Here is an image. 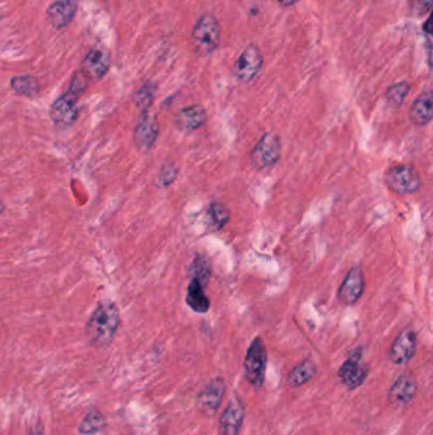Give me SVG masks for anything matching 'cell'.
I'll return each instance as SVG.
<instances>
[{
	"instance_id": "2e32d148",
	"label": "cell",
	"mask_w": 433,
	"mask_h": 435,
	"mask_svg": "<svg viewBox=\"0 0 433 435\" xmlns=\"http://www.w3.org/2000/svg\"><path fill=\"white\" fill-rule=\"evenodd\" d=\"M207 120V113L203 106L193 105L182 108L175 116V124L183 133H192L203 127Z\"/></svg>"
},
{
	"instance_id": "484cf974",
	"label": "cell",
	"mask_w": 433,
	"mask_h": 435,
	"mask_svg": "<svg viewBox=\"0 0 433 435\" xmlns=\"http://www.w3.org/2000/svg\"><path fill=\"white\" fill-rule=\"evenodd\" d=\"M409 92H411V85L408 82H399L397 85H391L388 90L386 99L391 105L399 107L404 102Z\"/></svg>"
},
{
	"instance_id": "277c9868",
	"label": "cell",
	"mask_w": 433,
	"mask_h": 435,
	"mask_svg": "<svg viewBox=\"0 0 433 435\" xmlns=\"http://www.w3.org/2000/svg\"><path fill=\"white\" fill-rule=\"evenodd\" d=\"M267 350L260 337H256L248 348L244 360L245 377L251 386L260 387L265 382Z\"/></svg>"
},
{
	"instance_id": "9c48e42d",
	"label": "cell",
	"mask_w": 433,
	"mask_h": 435,
	"mask_svg": "<svg viewBox=\"0 0 433 435\" xmlns=\"http://www.w3.org/2000/svg\"><path fill=\"white\" fill-rule=\"evenodd\" d=\"M158 135H159V122L156 120V116L152 115L149 111H142L133 133L135 145L141 152H147L154 147L155 141L158 139Z\"/></svg>"
},
{
	"instance_id": "5b68a950",
	"label": "cell",
	"mask_w": 433,
	"mask_h": 435,
	"mask_svg": "<svg viewBox=\"0 0 433 435\" xmlns=\"http://www.w3.org/2000/svg\"><path fill=\"white\" fill-rule=\"evenodd\" d=\"M281 152L282 148L279 136L273 133L265 134L251 150V164L256 169H268L279 161Z\"/></svg>"
},
{
	"instance_id": "603a6c76",
	"label": "cell",
	"mask_w": 433,
	"mask_h": 435,
	"mask_svg": "<svg viewBox=\"0 0 433 435\" xmlns=\"http://www.w3.org/2000/svg\"><path fill=\"white\" fill-rule=\"evenodd\" d=\"M191 274H192V279L200 281L203 287H206L211 276V264H210L209 259L203 255L197 256L191 266Z\"/></svg>"
},
{
	"instance_id": "52a82bcc",
	"label": "cell",
	"mask_w": 433,
	"mask_h": 435,
	"mask_svg": "<svg viewBox=\"0 0 433 435\" xmlns=\"http://www.w3.org/2000/svg\"><path fill=\"white\" fill-rule=\"evenodd\" d=\"M78 99L79 97L74 93L68 91L56 99L50 110V116L55 125L60 127H69L77 121L78 116H79Z\"/></svg>"
},
{
	"instance_id": "d6a6232c",
	"label": "cell",
	"mask_w": 433,
	"mask_h": 435,
	"mask_svg": "<svg viewBox=\"0 0 433 435\" xmlns=\"http://www.w3.org/2000/svg\"><path fill=\"white\" fill-rule=\"evenodd\" d=\"M3 211H4V204L0 201V215H1V213H3Z\"/></svg>"
},
{
	"instance_id": "e0dca14e",
	"label": "cell",
	"mask_w": 433,
	"mask_h": 435,
	"mask_svg": "<svg viewBox=\"0 0 433 435\" xmlns=\"http://www.w3.org/2000/svg\"><path fill=\"white\" fill-rule=\"evenodd\" d=\"M417 392V383L412 376H400L391 386L389 399L395 406H405L413 400Z\"/></svg>"
},
{
	"instance_id": "f1b7e54d",
	"label": "cell",
	"mask_w": 433,
	"mask_h": 435,
	"mask_svg": "<svg viewBox=\"0 0 433 435\" xmlns=\"http://www.w3.org/2000/svg\"><path fill=\"white\" fill-rule=\"evenodd\" d=\"M411 12L417 17L427 15L432 9V0H411Z\"/></svg>"
},
{
	"instance_id": "d4e9b609",
	"label": "cell",
	"mask_w": 433,
	"mask_h": 435,
	"mask_svg": "<svg viewBox=\"0 0 433 435\" xmlns=\"http://www.w3.org/2000/svg\"><path fill=\"white\" fill-rule=\"evenodd\" d=\"M209 214L210 217H211L212 224L215 225L217 229H221L230 220V211L223 203H219V201L211 203L209 208Z\"/></svg>"
},
{
	"instance_id": "8992f818",
	"label": "cell",
	"mask_w": 433,
	"mask_h": 435,
	"mask_svg": "<svg viewBox=\"0 0 433 435\" xmlns=\"http://www.w3.org/2000/svg\"><path fill=\"white\" fill-rule=\"evenodd\" d=\"M263 68V55L258 46L249 45L239 55L234 64V74L240 80L248 83L257 77Z\"/></svg>"
},
{
	"instance_id": "d6986e66",
	"label": "cell",
	"mask_w": 433,
	"mask_h": 435,
	"mask_svg": "<svg viewBox=\"0 0 433 435\" xmlns=\"http://www.w3.org/2000/svg\"><path fill=\"white\" fill-rule=\"evenodd\" d=\"M203 284L200 281L192 279L187 289V304L192 311L197 313H206L210 309V301L207 295L205 294Z\"/></svg>"
},
{
	"instance_id": "30bf717a",
	"label": "cell",
	"mask_w": 433,
	"mask_h": 435,
	"mask_svg": "<svg viewBox=\"0 0 433 435\" xmlns=\"http://www.w3.org/2000/svg\"><path fill=\"white\" fill-rule=\"evenodd\" d=\"M365 292V276L362 269L360 266L351 267L348 274L346 275L339 290L338 298L343 304H355L362 297Z\"/></svg>"
},
{
	"instance_id": "44dd1931",
	"label": "cell",
	"mask_w": 433,
	"mask_h": 435,
	"mask_svg": "<svg viewBox=\"0 0 433 435\" xmlns=\"http://www.w3.org/2000/svg\"><path fill=\"white\" fill-rule=\"evenodd\" d=\"M316 373V365L313 360H304L300 364L296 365L288 374V383L293 387H300L305 385L313 378Z\"/></svg>"
},
{
	"instance_id": "ba28073f",
	"label": "cell",
	"mask_w": 433,
	"mask_h": 435,
	"mask_svg": "<svg viewBox=\"0 0 433 435\" xmlns=\"http://www.w3.org/2000/svg\"><path fill=\"white\" fill-rule=\"evenodd\" d=\"M111 66V52L103 45H97L87 54L82 63V71L89 80L105 77Z\"/></svg>"
},
{
	"instance_id": "ffe728a7",
	"label": "cell",
	"mask_w": 433,
	"mask_h": 435,
	"mask_svg": "<svg viewBox=\"0 0 433 435\" xmlns=\"http://www.w3.org/2000/svg\"><path fill=\"white\" fill-rule=\"evenodd\" d=\"M10 88L23 97L35 99L40 92V83L38 79L32 76H17L10 79Z\"/></svg>"
},
{
	"instance_id": "4316f807",
	"label": "cell",
	"mask_w": 433,
	"mask_h": 435,
	"mask_svg": "<svg viewBox=\"0 0 433 435\" xmlns=\"http://www.w3.org/2000/svg\"><path fill=\"white\" fill-rule=\"evenodd\" d=\"M178 176V167L175 166V163H167L161 167V172H159V185L161 186H169L172 183H175V178Z\"/></svg>"
},
{
	"instance_id": "8fae6325",
	"label": "cell",
	"mask_w": 433,
	"mask_h": 435,
	"mask_svg": "<svg viewBox=\"0 0 433 435\" xmlns=\"http://www.w3.org/2000/svg\"><path fill=\"white\" fill-rule=\"evenodd\" d=\"M417 349V334L413 329H405L391 345L390 359L395 364L403 365L414 357Z\"/></svg>"
},
{
	"instance_id": "1f68e13d",
	"label": "cell",
	"mask_w": 433,
	"mask_h": 435,
	"mask_svg": "<svg viewBox=\"0 0 433 435\" xmlns=\"http://www.w3.org/2000/svg\"><path fill=\"white\" fill-rule=\"evenodd\" d=\"M31 435H45V434H43V432H42V430H40V429H37V430H34V432L31 433Z\"/></svg>"
},
{
	"instance_id": "83f0119b",
	"label": "cell",
	"mask_w": 433,
	"mask_h": 435,
	"mask_svg": "<svg viewBox=\"0 0 433 435\" xmlns=\"http://www.w3.org/2000/svg\"><path fill=\"white\" fill-rule=\"evenodd\" d=\"M88 82H89V79L87 78V76L84 74L83 71H77V73L73 76V78H71V82H70V87L68 91L74 93L75 96L79 97V96L87 90Z\"/></svg>"
},
{
	"instance_id": "4fadbf2b",
	"label": "cell",
	"mask_w": 433,
	"mask_h": 435,
	"mask_svg": "<svg viewBox=\"0 0 433 435\" xmlns=\"http://www.w3.org/2000/svg\"><path fill=\"white\" fill-rule=\"evenodd\" d=\"M243 419H244V407L235 397L229 402V405L221 414L219 421L220 435H237L242 428Z\"/></svg>"
},
{
	"instance_id": "cb8c5ba5",
	"label": "cell",
	"mask_w": 433,
	"mask_h": 435,
	"mask_svg": "<svg viewBox=\"0 0 433 435\" xmlns=\"http://www.w3.org/2000/svg\"><path fill=\"white\" fill-rule=\"evenodd\" d=\"M154 96H155V85L150 82L141 85L138 92L133 96V101L136 106L142 111H149L150 106L153 105Z\"/></svg>"
},
{
	"instance_id": "ac0fdd59",
	"label": "cell",
	"mask_w": 433,
	"mask_h": 435,
	"mask_svg": "<svg viewBox=\"0 0 433 435\" xmlns=\"http://www.w3.org/2000/svg\"><path fill=\"white\" fill-rule=\"evenodd\" d=\"M433 116L432 93L430 91L420 93L413 102L409 119L416 127H426L431 122Z\"/></svg>"
},
{
	"instance_id": "7c38bea8",
	"label": "cell",
	"mask_w": 433,
	"mask_h": 435,
	"mask_svg": "<svg viewBox=\"0 0 433 435\" xmlns=\"http://www.w3.org/2000/svg\"><path fill=\"white\" fill-rule=\"evenodd\" d=\"M369 374V366L363 365L361 363V355L360 354H353L351 355L342 366L339 368V379L343 385L348 387L349 390H353L357 387L361 386L365 379L367 378Z\"/></svg>"
},
{
	"instance_id": "4dcf8cb0",
	"label": "cell",
	"mask_w": 433,
	"mask_h": 435,
	"mask_svg": "<svg viewBox=\"0 0 433 435\" xmlns=\"http://www.w3.org/2000/svg\"><path fill=\"white\" fill-rule=\"evenodd\" d=\"M431 23H432V18L430 17V18L427 20L426 29H425V31H426V32H428V34H431V31H432V29H431Z\"/></svg>"
},
{
	"instance_id": "6da1fadb",
	"label": "cell",
	"mask_w": 433,
	"mask_h": 435,
	"mask_svg": "<svg viewBox=\"0 0 433 435\" xmlns=\"http://www.w3.org/2000/svg\"><path fill=\"white\" fill-rule=\"evenodd\" d=\"M121 316L115 303H101L87 323L85 334L93 346L107 348L119 330Z\"/></svg>"
},
{
	"instance_id": "f546056e",
	"label": "cell",
	"mask_w": 433,
	"mask_h": 435,
	"mask_svg": "<svg viewBox=\"0 0 433 435\" xmlns=\"http://www.w3.org/2000/svg\"><path fill=\"white\" fill-rule=\"evenodd\" d=\"M281 7H291L295 6L296 3H299L300 0H276Z\"/></svg>"
},
{
	"instance_id": "7402d4cb",
	"label": "cell",
	"mask_w": 433,
	"mask_h": 435,
	"mask_svg": "<svg viewBox=\"0 0 433 435\" xmlns=\"http://www.w3.org/2000/svg\"><path fill=\"white\" fill-rule=\"evenodd\" d=\"M105 420L103 415L98 411H91L84 416L83 421L79 425V433L84 435H91L99 433L105 428Z\"/></svg>"
},
{
	"instance_id": "7a4b0ae2",
	"label": "cell",
	"mask_w": 433,
	"mask_h": 435,
	"mask_svg": "<svg viewBox=\"0 0 433 435\" xmlns=\"http://www.w3.org/2000/svg\"><path fill=\"white\" fill-rule=\"evenodd\" d=\"M221 38V29L214 15H203L196 22L192 31V45L196 54L200 57H207L217 49Z\"/></svg>"
},
{
	"instance_id": "3957f363",
	"label": "cell",
	"mask_w": 433,
	"mask_h": 435,
	"mask_svg": "<svg viewBox=\"0 0 433 435\" xmlns=\"http://www.w3.org/2000/svg\"><path fill=\"white\" fill-rule=\"evenodd\" d=\"M385 183L397 194H413L420 187L418 171L411 164H394L385 173Z\"/></svg>"
},
{
	"instance_id": "5bb4252c",
	"label": "cell",
	"mask_w": 433,
	"mask_h": 435,
	"mask_svg": "<svg viewBox=\"0 0 433 435\" xmlns=\"http://www.w3.org/2000/svg\"><path fill=\"white\" fill-rule=\"evenodd\" d=\"M78 0H56L47 9V21L55 29L69 26L77 15Z\"/></svg>"
},
{
	"instance_id": "9a60e30c",
	"label": "cell",
	"mask_w": 433,
	"mask_h": 435,
	"mask_svg": "<svg viewBox=\"0 0 433 435\" xmlns=\"http://www.w3.org/2000/svg\"><path fill=\"white\" fill-rule=\"evenodd\" d=\"M225 383L221 378L214 379L198 394V407L205 414H215L223 400Z\"/></svg>"
}]
</instances>
